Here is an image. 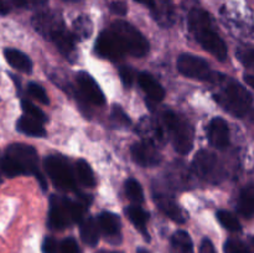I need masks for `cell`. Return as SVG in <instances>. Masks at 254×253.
Instances as JSON below:
<instances>
[{
    "label": "cell",
    "instance_id": "ee69618b",
    "mask_svg": "<svg viewBox=\"0 0 254 253\" xmlns=\"http://www.w3.org/2000/svg\"><path fill=\"white\" fill-rule=\"evenodd\" d=\"M134 1L139 2V4L141 5H145L151 12H153V10L155 9V0H134Z\"/></svg>",
    "mask_w": 254,
    "mask_h": 253
},
{
    "label": "cell",
    "instance_id": "b9f144b4",
    "mask_svg": "<svg viewBox=\"0 0 254 253\" xmlns=\"http://www.w3.org/2000/svg\"><path fill=\"white\" fill-rule=\"evenodd\" d=\"M198 253H217L216 252V248L213 246V243L211 242V240L208 238H203L202 242L200 246V252Z\"/></svg>",
    "mask_w": 254,
    "mask_h": 253
},
{
    "label": "cell",
    "instance_id": "7a4b0ae2",
    "mask_svg": "<svg viewBox=\"0 0 254 253\" xmlns=\"http://www.w3.org/2000/svg\"><path fill=\"white\" fill-rule=\"evenodd\" d=\"M217 84L221 86L220 91L213 94V98L228 113L237 118H243L252 111V94L240 82L222 76Z\"/></svg>",
    "mask_w": 254,
    "mask_h": 253
},
{
    "label": "cell",
    "instance_id": "74e56055",
    "mask_svg": "<svg viewBox=\"0 0 254 253\" xmlns=\"http://www.w3.org/2000/svg\"><path fill=\"white\" fill-rule=\"evenodd\" d=\"M14 5L22 9H36L42 7L47 4V0H11Z\"/></svg>",
    "mask_w": 254,
    "mask_h": 253
},
{
    "label": "cell",
    "instance_id": "8fae6325",
    "mask_svg": "<svg viewBox=\"0 0 254 253\" xmlns=\"http://www.w3.org/2000/svg\"><path fill=\"white\" fill-rule=\"evenodd\" d=\"M130 153L133 160L144 168H150L161 163V154L158 145L144 139L131 145Z\"/></svg>",
    "mask_w": 254,
    "mask_h": 253
},
{
    "label": "cell",
    "instance_id": "7c38bea8",
    "mask_svg": "<svg viewBox=\"0 0 254 253\" xmlns=\"http://www.w3.org/2000/svg\"><path fill=\"white\" fill-rule=\"evenodd\" d=\"M31 22L34 29L46 40L51 39L52 35L66 26L62 16L56 11L39 12L32 17Z\"/></svg>",
    "mask_w": 254,
    "mask_h": 253
},
{
    "label": "cell",
    "instance_id": "f35d334b",
    "mask_svg": "<svg viewBox=\"0 0 254 253\" xmlns=\"http://www.w3.org/2000/svg\"><path fill=\"white\" fill-rule=\"evenodd\" d=\"M237 56L240 59V61L242 62L245 66H247L248 68H252L253 66V50L252 47H245V49L238 50Z\"/></svg>",
    "mask_w": 254,
    "mask_h": 253
},
{
    "label": "cell",
    "instance_id": "d6986e66",
    "mask_svg": "<svg viewBox=\"0 0 254 253\" xmlns=\"http://www.w3.org/2000/svg\"><path fill=\"white\" fill-rule=\"evenodd\" d=\"M151 14L160 26H173L175 22V7L173 0H155V9Z\"/></svg>",
    "mask_w": 254,
    "mask_h": 253
},
{
    "label": "cell",
    "instance_id": "8992f818",
    "mask_svg": "<svg viewBox=\"0 0 254 253\" xmlns=\"http://www.w3.org/2000/svg\"><path fill=\"white\" fill-rule=\"evenodd\" d=\"M44 168L54 185L64 192L76 191V179L66 158L50 155L44 160Z\"/></svg>",
    "mask_w": 254,
    "mask_h": 253
},
{
    "label": "cell",
    "instance_id": "30bf717a",
    "mask_svg": "<svg viewBox=\"0 0 254 253\" xmlns=\"http://www.w3.org/2000/svg\"><path fill=\"white\" fill-rule=\"evenodd\" d=\"M94 51L99 57L111 60V61H119L126 55L121 41L111 30H106L99 34L94 45Z\"/></svg>",
    "mask_w": 254,
    "mask_h": 253
},
{
    "label": "cell",
    "instance_id": "f1b7e54d",
    "mask_svg": "<svg viewBox=\"0 0 254 253\" xmlns=\"http://www.w3.org/2000/svg\"><path fill=\"white\" fill-rule=\"evenodd\" d=\"M73 35L79 39H88L93 32V24L88 16H79L73 21Z\"/></svg>",
    "mask_w": 254,
    "mask_h": 253
},
{
    "label": "cell",
    "instance_id": "7402d4cb",
    "mask_svg": "<svg viewBox=\"0 0 254 253\" xmlns=\"http://www.w3.org/2000/svg\"><path fill=\"white\" fill-rule=\"evenodd\" d=\"M79 235H81L82 241L89 247H94L98 245L101 231H99L97 221L92 217L82 220L81 226H79Z\"/></svg>",
    "mask_w": 254,
    "mask_h": 253
},
{
    "label": "cell",
    "instance_id": "3957f363",
    "mask_svg": "<svg viewBox=\"0 0 254 253\" xmlns=\"http://www.w3.org/2000/svg\"><path fill=\"white\" fill-rule=\"evenodd\" d=\"M86 196L82 201H73L66 196L51 195L49 208V227L52 230H64L71 225L81 222L87 205Z\"/></svg>",
    "mask_w": 254,
    "mask_h": 253
},
{
    "label": "cell",
    "instance_id": "ba28073f",
    "mask_svg": "<svg viewBox=\"0 0 254 253\" xmlns=\"http://www.w3.org/2000/svg\"><path fill=\"white\" fill-rule=\"evenodd\" d=\"M5 155L16 161L21 166L22 170L25 171V175L32 174L35 178H37L39 183L41 184L42 189L44 190L46 189V180H45L41 171H40L39 156H37V151L35 150L34 146L22 143L11 144V145L6 148Z\"/></svg>",
    "mask_w": 254,
    "mask_h": 253
},
{
    "label": "cell",
    "instance_id": "9c48e42d",
    "mask_svg": "<svg viewBox=\"0 0 254 253\" xmlns=\"http://www.w3.org/2000/svg\"><path fill=\"white\" fill-rule=\"evenodd\" d=\"M192 168L196 175L211 184H218L225 176V170L217 155L210 150H200L195 155Z\"/></svg>",
    "mask_w": 254,
    "mask_h": 253
},
{
    "label": "cell",
    "instance_id": "277c9868",
    "mask_svg": "<svg viewBox=\"0 0 254 253\" xmlns=\"http://www.w3.org/2000/svg\"><path fill=\"white\" fill-rule=\"evenodd\" d=\"M165 131L170 136L175 150L181 155H186L192 150L195 130L188 119L183 118L175 112L168 111L163 116Z\"/></svg>",
    "mask_w": 254,
    "mask_h": 253
},
{
    "label": "cell",
    "instance_id": "cb8c5ba5",
    "mask_svg": "<svg viewBox=\"0 0 254 253\" xmlns=\"http://www.w3.org/2000/svg\"><path fill=\"white\" fill-rule=\"evenodd\" d=\"M138 131L144 140H148L158 145V143L164 141V131L160 126H156L150 119L143 118L140 121V124L138 126Z\"/></svg>",
    "mask_w": 254,
    "mask_h": 253
},
{
    "label": "cell",
    "instance_id": "2e32d148",
    "mask_svg": "<svg viewBox=\"0 0 254 253\" xmlns=\"http://www.w3.org/2000/svg\"><path fill=\"white\" fill-rule=\"evenodd\" d=\"M207 138L212 146L223 149L230 144V128L227 122L221 117H216L210 122L207 128Z\"/></svg>",
    "mask_w": 254,
    "mask_h": 253
},
{
    "label": "cell",
    "instance_id": "836d02e7",
    "mask_svg": "<svg viewBox=\"0 0 254 253\" xmlns=\"http://www.w3.org/2000/svg\"><path fill=\"white\" fill-rule=\"evenodd\" d=\"M27 93H29L32 98L36 99L37 102H40V103L42 104L50 103V99L49 97H47V93L44 89V87L35 83V82H30V83L27 84Z\"/></svg>",
    "mask_w": 254,
    "mask_h": 253
},
{
    "label": "cell",
    "instance_id": "d6a6232c",
    "mask_svg": "<svg viewBox=\"0 0 254 253\" xmlns=\"http://www.w3.org/2000/svg\"><path fill=\"white\" fill-rule=\"evenodd\" d=\"M223 251L225 253H252L247 243L237 238H230L226 241L223 245Z\"/></svg>",
    "mask_w": 254,
    "mask_h": 253
},
{
    "label": "cell",
    "instance_id": "bcb514c9",
    "mask_svg": "<svg viewBox=\"0 0 254 253\" xmlns=\"http://www.w3.org/2000/svg\"><path fill=\"white\" fill-rule=\"evenodd\" d=\"M62 1H64V2H81V1H83V0H62Z\"/></svg>",
    "mask_w": 254,
    "mask_h": 253
},
{
    "label": "cell",
    "instance_id": "f546056e",
    "mask_svg": "<svg viewBox=\"0 0 254 253\" xmlns=\"http://www.w3.org/2000/svg\"><path fill=\"white\" fill-rule=\"evenodd\" d=\"M217 220L226 230L231 231V232H240L242 230V226L241 222L238 221V218L233 215L232 212L226 210H220L217 212Z\"/></svg>",
    "mask_w": 254,
    "mask_h": 253
},
{
    "label": "cell",
    "instance_id": "1f68e13d",
    "mask_svg": "<svg viewBox=\"0 0 254 253\" xmlns=\"http://www.w3.org/2000/svg\"><path fill=\"white\" fill-rule=\"evenodd\" d=\"M21 108L24 111L25 116L30 117V118L35 119V121L40 122V123H45L47 122V117L39 107L35 106L34 103H31L27 99H21Z\"/></svg>",
    "mask_w": 254,
    "mask_h": 253
},
{
    "label": "cell",
    "instance_id": "ffe728a7",
    "mask_svg": "<svg viewBox=\"0 0 254 253\" xmlns=\"http://www.w3.org/2000/svg\"><path fill=\"white\" fill-rule=\"evenodd\" d=\"M126 213L128 216L129 221L134 225V227L141 233V236L148 242H150V235H149L148 228H146V223L149 221V213L139 205H131L127 207Z\"/></svg>",
    "mask_w": 254,
    "mask_h": 253
},
{
    "label": "cell",
    "instance_id": "7dc6e473",
    "mask_svg": "<svg viewBox=\"0 0 254 253\" xmlns=\"http://www.w3.org/2000/svg\"><path fill=\"white\" fill-rule=\"evenodd\" d=\"M98 253H122V252H106V251H99Z\"/></svg>",
    "mask_w": 254,
    "mask_h": 253
},
{
    "label": "cell",
    "instance_id": "5bb4252c",
    "mask_svg": "<svg viewBox=\"0 0 254 253\" xmlns=\"http://www.w3.org/2000/svg\"><path fill=\"white\" fill-rule=\"evenodd\" d=\"M98 227L99 231L107 237L111 243H119L122 240L121 228L122 222L118 215L109 211H104L98 216Z\"/></svg>",
    "mask_w": 254,
    "mask_h": 253
},
{
    "label": "cell",
    "instance_id": "7bdbcfd3",
    "mask_svg": "<svg viewBox=\"0 0 254 253\" xmlns=\"http://www.w3.org/2000/svg\"><path fill=\"white\" fill-rule=\"evenodd\" d=\"M11 10L9 0H0V15H7Z\"/></svg>",
    "mask_w": 254,
    "mask_h": 253
},
{
    "label": "cell",
    "instance_id": "d590c367",
    "mask_svg": "<svg viewBox=\"0 0 254 253\" xmlns=\"http://www.w3.org/2000/svg\"><path fill=\"white\" fill-rule=\"evenodd\" d=\"M119 76H121L122 82L127 88H130L135 79V71L130 66H122L119 68Z\"/></svg>",
    "mask_w": 254,
    "mask_h": 253
},
{
    "label": "cell",
    "instance_id": "44dd1931",
    "mask_svg": "<svg viewBox=\"0 0 254 253\" xmlns=\"http://www.w3.org/2000/svg\"><path fill=\"white\" fill-rule=\"evenodd\" d=\"M4 57L7 63L12 68L24 73H30L32 71V62L27 55L16 49H6L4 51Z\"/></svg>",
    "mask_w": 254,
    "mask_h": 253
},
{
    "label": "cell",
    "instance_id": "e0dca14e",
    "mask_svg": "<svg viewBox=\"0 0 254 253\" xmlns=\"http://www.w3.org/2000/svg\"><path fill=\"white\" fill-rule=\"evenodd\" d=\"M52 44L56 46V49L61 52L64 56V59L69 60L71 62L74 61V57H76V36L73 35V32H71L69 30L66 29V26L64 29H61L60 31H57L56 34H54L51 36V39L49 40Z\"/></svg>",
    "mask_w": 254,
    "mask_h": 253
},
{
    "label": "cell",
    "instance_id": "83f0119b",
    "mask_svg": "<svg viewBox=\"0 0 254 253\" xmlns=\"http://www.w3.org/2000/svg\"><path fill=\"white\" fill-rule=\"evenodd\" d=\"M124 189H126V193L128 198L134 205H140V203L144 202L143 188L135 179H128L124 184Z\"/></svg>",
    "mask_w": 254,
    "mask_h": 253
},
{
    "label": "cell",
    "instance_id": "5b68a950",
    "mask_svg": "<svg viewBox=\"0 0 254 253\" xmlns=\"http://www.w3.org/2000/svg\"><path fill=\"white\" fill-rule=\"evenodd\" d=\"M111 31L116 34L126 54L134 57H144L149 52V42L136 27L123 20H117L111 25Z\"/></svg>",
    "mask_w": 254,
    "mask_h": 253
},
{
    "label": "cell",
    "instance_id": "4fadbf2b",
    "mask_svg": "<svg viewBox=\"0 0 254 253\" xmlns=\"http://www.w3.org/2000/svg\"><path fill=\"white\" fill-rule=\"evenodd\" d=\"M76 81L84 101L96 104V106H103L106 103V96H104L103 91L91 74L87 72H78Z\"/></svg>",
    "mask_w": 254,
    "mask_h": 253
},
{
    "label": "cell",
    "instance_id": "c3c4849f",
    "mask_svg": "<svg viewBox=\"0 0 254 253\" xmlns=\"http://www.w3.org/2000/svg\"><path fill=\"white\" fill-rule=\"evenodd\" d=\"M0 184H1V179H0Z\"/></svg>",
    "mask_w": 254,
    "mask_h": 253
},
{
    "label": "cell",
    "instance_id": "e575fe53",
    "mask_svg": "<svg viewBox=\"0 0 254 253\" xmlns=\"http://www.w3.org/2000/svg\"><path fill=\"white\" fill-rule=\"evenodd\" d=\"M112 121L114 122L118 126H130L131 121L130 118L128 117V114L123 111L121 106H113L112 108V116H111Z\"/></svg>",
    "mask_w": 254,
    "mask_h": 253
},
{
    "label": "cell",
    "instance_id": "6da1fadb",
    "mask_svg": "<svg viewBox=\"0 0 254 253\" xmlns=\"http://www.w3.org/2000/svg\"><path fill=\"white\" fill-rule=\"evenodd\" d=\"M188 26L192 36L203 50L215 56L218 61H226L228 55L227 45L216 31L212 19L206 10L201 7H193L189 12Z\"/></svg>",
    "mask_w": 254,
    "mask_h": 253
},
{
    "label": "cell",
    "instance_id": "9a60e30c",
    "mask_svg": "<svg viewBox=\"0 0 254 253\" xmlns=\"http://www.w3.org/2000/svg\"><path fill=\"white\" fill-rule=\"evenodd\" d=\"M154 201L156 202L158 207L173 221H175L178 223L186 222V220H188L186 212L179 206V203L176 202V200L173 196L168 195L165 192H159V191H156L154 193Z\"/></svg>",
    "mask_w": 254,
    "mask_h": 253
},
{
    "label": "cell",
    "instance_id": "f6af8a7d",
    "mask_svg": "<svg viewBox=\"0 0 254 253\" xmlns=\"http://www.w3.org/2000/svg\"><path fill=\"white\" fill-rule=\"evenodd\" d=\"M136 253H150V252H149L148 250H145V248L139 247V248H138V251H136Z\"/></svg>",
    "mask_w": 254,
    "mask_h": 253
},
{
    "label": "cell",
    "instance_id": "4316f807",
    "mask_svg": "<svg viewBox=\"0 0 254 253\" xmlns=\"http://www.w3.org/2000/svg\"><path fill=\"white\" fill-rule=\"evenodd\" d=\"M74 173L77 175L76 178L78 179V181L84 188H93L96 185V178H94L93 170H92L91 165L83 159H78L76 161Z\"/></svg>",
    "mask_w": 254,
    "mask_h": 253
},
{
    "label": "cell",
    "instance_id": "8d00e7d4",
    "mask_svg": "<svg viewBox=\"0 0 254 253\" xmlns=\"http://www.w3.org/2000/svg\"><path fill=\"white\" fill-rule=\"evenodd\" d=\"M57 253H79V248L76 240L72 237L64 238L59 245V252Z\"/></svg>",
    "mask_w": 254,
    "mask_h": 253
},
{
    "label": "cell",
    "instance_id": "484cf974",
    "mask_svg": "<svg viewBox=\"0 0 254 253\" xmlns=\"http://www.w3.org/2000/svg\"><path fill=\"white\" fill-rule=\"evenodd\" d=\"M171 253H195L193 243L186 231L179 230L171 236Z\"/></svg>",
    "mask_w": 254,
    "mask_h": 253
},
{
    "label": "cell",
    "instance_id": "603a6c76",
    "mask_svg": "<svg viewBox=\"0 0 254 253\" xmlns=\"http://www.w3.org/2000/svg\"><path fill=\"white\" fill-rule=\"evenodd\" d=\"M16 129L25 135L34 136V138H44L46 136V129L42 126V123L30 118L27 116H22L17 119Z\"/></svg>",
    "mask_w": 254,
    "mask_h": 253
},
{
    "label": "cell",
    "instance_id": "ac0fdd59",
    "mask_svg": "<svg viewBox=\"0 0 254 253\" xmlns=\"http://www.w3.org/2000/svg\"><path fill=\"white\" fill-rule=\"evenodd\" d=\"M138 83L148 98L153 102H161L165 97V89L148 72H140L138 74Z\"/></svg>",
    "mask_w": 254,
    "mask_h": 253
},
{
    "label": "cell",
    "instance_id": "4dcf8cb0",
    "mask_svg": "<svg viewBox=\"0 0 254 253\" xmlns=\"http://www.w3.org/2000/svg\"><path fill=\"white\" fill-rule=\"evenodd\" d=\"M0 170L4 175H6L7 178H15V176L25 175V171L22 170L21 166L16 163L15 160H12L9 156H1L0 158Z\"/></svg>",
    "mask_w": 254,
    "mask_h": 253
},
{
    "label": "cell",
    "instance_id": "52a82bcc",
    "mask_svg": "<svg viewBox=\"0 0 254 253\" xmlns=\"http://www.w3.org/2000/svg\"><path fill=\"white\" fill-rule=\"evenodd\" d=\"M178 69L181 74L189 78L198 79L211 83H218L223 74L212 71L207 61L191 54H183L178 59Z\"/></svg>",
    "mask_w": 254,
    "mask_h": 253
},
{
    "label": "cell",
    "instance_id": "ab89813d",
    "mask_svg": "<svg viewBox=\"0 0 254 253\" xmlns=\"http://www.w3.org/2000/svg\"><path fill=\"white\" fill-rule=\"evenodd\" d=\"M42 252L44 253H57L59 252V243L54 237H46L42 242Z\"/></svg>",
    "mask_w": 254,
    "mask_h": 253
},
{
    "label": "cell",
    "instance_id": "60d3db41",
    "mask_svg": "<svg viewBox=\"0 0 254 253\" xmlns=\"http://www.w3.org/2000/svg\"><path fill=\"white\" fill-rule=\"evenodd\" d=\"M109 9H111V11L113 14L121 15V16L126 15L127 11H128V6H127V4L124 1H113L109 5Z\"/></svg>",
    "mask_w": 254,
    "mask_h": 253
},
{
    "label": "cell",
    "instance_id": "d4e9b609",
    "mask_svg": "<svg viewBox=\"0 0 254 253\" xmlns=\"http://www.w3.org/2000/svg\"><path fill=\"white\" fill-rule=\"evenodd\" d=\"M237 210L241 216L250 220L252 218L254 213V186L253 184L246 186L242 191H241L240 198H238Z\"/></svg>",
    "mask_w": 254,
    "mask_h": 253
}]
</instances>
